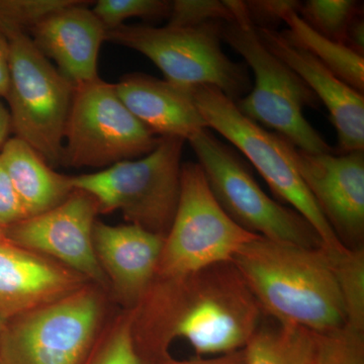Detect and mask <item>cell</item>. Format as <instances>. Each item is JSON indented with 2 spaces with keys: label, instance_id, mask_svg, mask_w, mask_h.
I'll return each instance as SVG.
<instances>
[{
  "label": "cell",
  "instance_id": "1",
  "mask_svg": "<svg viewBox=\"0 0 364 364\" xmlns=\"http://www.w3.org/2000/svg\"><path fill=\"white\" fill-rule=\"evenodd\" d=\"M134 311V338L146 364L168 355L176 339L198 358L241 350L267 317L232 261L155 279Z\"/></svg>",
  "mask_w": 364,
  "mask_h": 364
},
{
  "label": "cell",
  "instance_id": "2",
  "mask_svg": "<svg viewBox=\"0 0 364 364\" xmlns=\"http://www.w3.org/2000/svg\"><path fill=\"white\" fill-rule=\"evenodd\" d=\"M232 262L267 317L318 334L346 326L343 299L323 246L304 247L256 236Z\"/></svg>",
  "mask_w": 364,
  "mask_h": 364
},
{
  "label": "cell",
  "instance_id": "3",
  "mask_svg": "<svg viewBox=\"0 0 364 364\" xmlns=\"http://www.w3.org/2000/svg\"><path fill=\"white\" fill-rule=\"evenodd\" d=\"M184 142L177 136H160L149 154L72 176V186L92 196L100 214L119 210L129 224L165 237L181 196Z\"/></svg>",
  "mask_w": 364,
  "mask_h": 364
},
{
  "label": "cell",
  "instance_id": "4",
  "mask_svg": "<svg viewBox=\"0 0 364 364\" xmlns=\"http://www.w3.org/2000/svg\"><path fill=\"white\" fill-rule=\"evenodd\" d=\"M112 299L90 282L65 298L6 321L0 364H81L109 318Z\"/></svg>",
  "mask_w": 364,
  "mask_h": 364
},
{
  "label": "cell",
  "instance_id": "5",
  "mask_svg": "<svg viewBox=\"0 0 364 364\" xmlns=\"http://www.w3.org/2000/svg\"><path fill=\"white\" fill-rule=\"evenodd\" d=\"M223 21L195 26L123 25L107 31L105 41L135 50L161 70L165 80L186 90L214 86L234 102L250 90L246 67L222 50Z\"/></svg>",
  "mask_w": 364,
  "mask_h": 364
},
{
  "label": "cell",
  "instance_id": "6",
  "mask_svg": "<svg viewBox=\"0 0 364 364\" xmlns=\"http://www.w3.org/2000/svg\"><path fill=\"white\" fill-rule=\"evenodd\" d=\"M222 40L245 60L255 83L235 102L254 123L275 131L305 152L333 153L332 148L306 121L304 109L318 105V98L291 69L265 47L252 23H224Z\"/></svg>",
  "mask_w": 364,
  "mask_h": 364
},
{
  "label": "cell",
  "instance_id": "7",
  "mask_svg": "<svg viewBox=\"0 0 364 364\" xmlns=\"http://www.w3.org/2000/svg\"><path fill=\"white\" fill-rule=\"evenodd\" d=\"M210 191L225 213L250 233L304 247L322 246L314 228L291 208L268 196L238 153L208 128L188 140Z\"/></svg>",
  "mask_w": 364,
  "mask_h": 364
},
{
  "label": "cell",
  "instance_id": "8",
  "mask_svg": "<svg viewBox=\"0 0 364 364\" xmlns=\"http://www.w3.org/2000/svg\"><path fill=\"white\" fill-rule=\"evenodd\" d=\"M6 100L16 138L50 166L62 165L64 131L75 86L38 49L28 33L11 36Z\"/></svg>",
  "mask_w": 364,
  "mask_h": 364
},
{
  "label": "cell",
  "instance_id": "9",
  "mask_svg": "<svg viewBox=\"0 0 364 364\" xmlns=\"http://www.w3.org/2000/svg\"><path fill=\"white\" fill-rule=\"evenodd\" d=\"M193 97L208 128L243 153L273 193L289 203L314 228L323 247L345 248L282 147V136L244 116L234 100L214 86H196L193 88Z\"/></svg>",
  "mask_w": 364,
  "mask_h": 364
},
{
  "label": "cell",
  "instance_id": "10",
  "mask_svg": "<svg viewBox=\"0 0 364 364\" xmlns=\"http://www.w3.org/2000/svg\"><path fill=\"white\" fill-rule=\"evenodd\" d=\"M256 236L225 213L210 191L200 165L183 163L178 205L164 238L155 279H173L229 262Z\"/></svg>",
  "mask_w": 364,
  "mask_h": 364
},
{
  "label": "cell",
  "instance_id": "11",
  "mask_svg": "<svg viewBox=\"0 0 364 364\" xmlns=\"http://www.w3.org/2000/svg\"><path fill=\"white\" fill-rule=\"evenodd\" d=\"M159 141L127 109L114 85L98 77L74 90L62 165L105 169L149 154Z\"/></svg>",
  "mask_w": 364,
  "mask_h": 364
},
{
  "label": "cell",
  "instance_id": "12",
  "mask_svg": "<svg viewBox=\"0 0 364 364\" xmlns=\"http://www.w3.org/2000/svg\"><path fill=\"white\" fill-rule=\"evenodd\" d=\"M98 208L92 196L74 189L57 207L26 218L4 229L14 245L47 256L102 287L109 284L93 247V227Z\"/></svg>",
  "mask_w": 364,
  "mask_h": 364
},
{
  "label": "cell",
  "instance_id": "13",
  "mask_svg": "<svg viewBox=\"0 0 364 364\" xmlns=\"http://www.w3.org/2000/svg\"><path fill=\"white\" fill-rule=\"evenodd\" d=\"M282 143L339 241L347 248L363 247V151L313 154L282 136Z\"/></svg>",
  "mask_w": 364,
  "mask_h": 364
},
{
  "label": "cell",
  "instance_id": "14",
  "mask_svg": "<svg viewBox=\"0 0 364 364\" xmlns=\"http://www.w3.org/2000/svg\"><path fill=\"white\" fill-rule=\"evenodd\" d=\"M93 247L109 284V298L124 310L140 305L155 277L165 237L127 224L95 221Z\"/></svg>",
  "mask_w": 364,
  "mask_h": 364
},
{
  "label": "cell",
  "instance_id": "15",
  "mask_svg": "<svg viewBox=\"0 0 364 364\" xmlns=\"http://www.w3.org/2000/svg\"><path fill=\"white\" fill-rule=\"evenodd\" d=\"M265 47L299 76L329 112L339 152L364 149V95L347 85L306 50L275 28H256Z\"/></svg>",
  "mask_w": 364,
  "mask_h": 364
},
{
  "label": "cell",
  "instance_id": "16",
  "mask_svg": "<svg viewBox=\"0 0 364 364\" xmlns=\"http://www.w3.org/2000/svg\"><path fill=\"white\" fill-rule=\"evenodd\" d=\"M90 282L47 256L1 242L0 322L65 298Z\"/></svg>",
  "mask_w": 364,
  "mask_h": 364
},
{
  "label": "cell",
  "instance_id": "17",
  "mask_svg": "<svg viewBox=\"0 0 364 364\" xmlns=\"http://www.w3.org/2000/svg\"><path fill=\"white\" fill-rule=\"evenodd\" d=\"M86 4L90 2L77 0L31 30L38 49L75 87L100 77L98 56L107 36V28Z\"/></svg>",
  "mask_w": 364,
  "mask_h": 364
},
{
  "label": "cell",
  "instance_id": "18",
  "mask_svg": "<svg viewBox=\"0 0 364 364\" xmlns=\"http://www.w3.org/2000/svg\"><path fill=\"white\" fill-rule=\"evenodd\" d=\"M114 88L127 109L158 136L188 141L208 128L193 100V90L144 73L127 74Z\"/></svg>",
  "mask_w": 364,
  "mask_h": 364
},
{
  "label": "cell",
  "instance_id": "19",
  "mask_svg": "<svg viewBox=\"0 0 364 364\" xmlns=\"http://www.w3.org/2000/svg\"><path fill=\"white\" fill-rule=\"evenodd\" d=\"M0 158L28 217L57 207L74 191L72 176L58 173L21 139L2 146Z\"/></svg>",
  "mask_w": 364,
  "mask_h": 364
},
{
  "label": "cell",
  "instance_id": "20",
  "mask_svg": "<svg viewBox=\"0 0 364 364\" xmlns=\"http://www.w3.org/2000/svg\"><path fill=\"white\" fill-rule=\"evenodd\" d=\"M268 318L269 321L264 318L244 348L247 364L317 363V333Z\"/></svg>",
  "mask_w": 364,
  "mask_h": 364
},
{
  "label": "cell",
  "instance_id": "21",
  "mask_svg": "<svg viewBox=\"0 0 364 364\" xmlns=\"http://www.w3.org/2000/svg\"><path fill=\"white\" fill-rule=\"evenodd\" d=\"M284 23L289 26V30L282 33L289 42L310 53L337 77L363 95V56L346 45L328 39L316 32L299 16L296 11L287 13Z\"/></svg>",
  "mask_w": 364,
  "mask_h": 364
},
{
  "label": "cell",
  "instance_id": "22",
  "mask_svg": "<svg viewBox=\"0 0 364 364\" xmlns=\"http://www.w3.org/2000/svg\"><path fill=\"white\" fill-rule=\"evenodd\" d=\"M135 311L109 314L81 364H146L134 338Z\"/></svg>",
  "mask_w": 364,
  "mask_h": 364
},
{
  "label": "cell",
  "instance_id": "23",
  "mask_svg": "<svg viewBox=\"0 0 364 364\" xmlns=\"http://www.w3.org/2000/svg\"><path fill=\"white\" fill-rule=\"evenodd\" d=\"M325 250L343 299L346 326L364 332V246Z\"/></svg>",
  "mask_w": 364,
  "mask_h": 364
},
{
  "label": "cell",
  "instance_id": "24",
  "mask_svg": "<svg viewBox=\"0 0 364 364\" xmlns=\"http://www.w3.org/2000/svg\"><path fill=\"white\" fill-rule=\"evenodd\" d=\"M298 14L316 32L345 45L348 26L363 11L351 0H309L301 2Z\"/></svg>",
  "mask_w": 364,
  "mask_h": 364
},
{
  "label": "cell",
  "instance_id": "25",
  "mask_svg": "<svg viewBox=\"0 0 364 364\" xmlns=\"http://www.w3.org/2000/svg\"><path fill=\"white\" fill-rule=\"evenodd\" d=\"M77 0H0V33L9 39L32 30L41 21Z\"/></svg>",
  "mask_w": 364,
  "mask_h": 364
},
{
  "label": "cell",
  "instance_id": "26",
  "mask_svg": "<svg viewBox=\"0 0 364 364\" xmlns=\"http://www.w3.org/2000/svg\"><path fill=\"white\" fill-rule=\"evenodd\" d=\"M170 4L164 0H98L92 11L109 31L123 26L131 18L168 16Z\"/></svg>",
  "mask_w": 364,
  "mask_h": 364
},
{
  "label": "cell",
  "instance_id": "27",
  "mask_svg": "<svg viewBox=\"0 0 364 364\" xmlns=\"http://www.w3.org/2000/svg\"><path fill=\"white\" fill-rule=\"evenodd\" d=\"M316 364H364V332L345 326L318 334Z\"/></svg>",
  "mask_w": 364,
  "mask_h": 364
},
{
  "label": "cell",
  "instance_id": "28",
  "mask_svg": "<svg viewBox=\"0 0 364 364\" xmlns=\"http://www.w3.org/2000/svg\"><path fill=\"white\" fill-rule=\"evenodd\" d=\"M208 21L235 23L228 1L217 0H176L170 4L168 26H195Z\"/></svg>",
  "mask_w": 364,
  "mask_h": 364
},
{
  "label": "cell",
  "instance_id": "29",
  "mask_svg": "<svg viewBox=\"0 0 364 364\" xmlns=\"http://www.w3.org/2000/svg\"><path fill=\"white\" fill-rule=\"evenodd\" d=\"M249 20L256 28H273L284 21L287 13L299 11L301 2L294 0H259L245 1Z\"/></svg>",
  "mask_w": 364,
  "mask_h": 364
},
{
  "label": "cell",
  "instance_id": "30",
  "mask_svg": "<svg viewBox=\"0 0 364 364\" xmlns=\"http://www.w3.org/2000/svg\"><path fill=\"white\" fill-rule=\"evenodd\" d=\"M28 218L11 178L0 158V228H6Z\"/></svg>",
  "mask_w": 364,
  "mask_h": 364
},
{
  "label": "cell",
  "instance_id": "31",
  "mask_svg": "<svg viewBox=\"0 0 364 364\" xmlns=\"http://www.w3.org/2000/svg\"><path fill=\"white\" fill-rule=\"evenodd\" d=\"M147 364H247V360H246L245 349H241V350L230 352L215 358H205L196 356V358L188 359V360H178L168 354L164 358Z\"/></svg>",
  "mask_w": 364,
  "mask_h": 364
},
{
  "label": "cell",
  "instance_id": "32",
  "mask_svg": "<svg viewBox=\"0 0 364 364\" xmlns=\"http://www.w3.org/2000/svg\"><path fill=\"white\" fill-rule=\"evenodd\" d=\"M363 14H358L353 18L346 33L345 45L354 52L363 56L364 55V21Z\"/></svg>",
  "mask_w": 364,
  "mask_h": 364
},
{
  "label": "cell",
  "instance_id": "33",
  "mask_svg": "<svg viewBox=\"0 0 364 364\" xmlns=\"http://www.w3.org/2000/svg\"><path fill=\"white\" fill-rule=\"evenodd\" d=\"M11 79L9 40L0 33V97H6Z\"/></svg>",
  "mask_w": 364,
  "mask_h": 364
},
{
  "label": "cell",
  "instance_id": "34",
  "mask_svg": "<svg viewBox=\"0 0 364 364\" xmlns=\"http://www.w3.org/2000/svg\"><path fill=\"white\" fill-rule=\"evenodd\" d=\"M13 131L11 129V114L6 107L0 102V150L4 143L9 140V133Z\"/></svg>",
  "mask_w": 364,
  "mask_h": 364
},
{
  "label": "cell",
  "instance_id": "35",
  "mask_svg": "<svg viewBox=\"0 0 364 364\" xmlns=\"http://www.w3.org/2000/svg\"><path fill=\"white\" fill-rule=\"evenodd\" d=\"M4 241H7V239L6 235H4V229H1V228H0V243Z\"/></svg>",
  "mask_w": 364,
  "mask_h": 364
},
{
  "label": "cell",
  "instance_id": "36",
  "mask_svg": "<svg viewBox=\"0 0 364 364\" xmlns=\"http://www.w3.org/2000/svg\"><path fill=\"white\" fill-rule=\"evenodd\" d=\"M2 326H4V323L0 322V332H1Z\"/></svg>",
  "mask_w": 364,
  "mask_h": 364
}]
</instances>
